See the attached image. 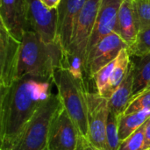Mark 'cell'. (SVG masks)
Segmentation results:
<instances>
[{
	"label": "cell",
	"mask_w": 150,
	"mask_h": 150,
	"mask_svg": "<svg viewBox=\"0 0 150 150\" xmlns=\"http://www.w3.org/2000/svg\"><path fill=\"white\" fill-rule=\"evenodd\" d=\"M54 81L33 76L18 78L0 88V150H7L41 105L53 94Z\"/></svg>",
	"instance_id": "obj_1"
},
{
	"label": "cell",
	"mask_w": 150,
	"mask_h": 150,
	"mask_svg": "<svg viewBox=\"0 0 150 150\" xmlns=\"http://www.w3.org/2000/svg\"><path fill=\"white\" fill-rule=\"evenodd\" d=\"M64 49L58 39L46 42L35 32L26 30L21 40L17 79L33 76L52 80L55 71L63 68Z\"/></svg>",
	"instance_id": "obj_2"
},
{
	"label": "cell",
	"mask_w": 150,
	"mask_h": 150,
	"mask_svg": "<svg viewBox=\"0 0 150 150\" xmlns=\"http://www.w3.org/2000/svg\"><path fill=\"white\" fill-rule=\"evenodd\" d=\"M53 81L57 88L63 108L76 126L81 137L88 142L87 90L84 80L76 78L67 69L55 71Z\"/></svg>",
	"instance_id": "obj_3"
},
{
	"label": "cell",
	"mask_w": 150,
	"mask_h": 150,
	"mask_svg": "<svg viewBox=\"0 0 150 150\" xmlns=\"http://www.w3.org/2000/svg\"><path fill=\"white\" fill-rule=\"evenodd\" d=\"M63 109L59 95L52 94L39 108L19 136L7 150H46L50 127Z\"/></svg>",
	"instance_id": "obj_4"
},
{
	"label": "cell",
	"mask_w": 150,
	"mask_h": 150,
	"mask_svg": "<svg viewBox=\"0 0 150 150\" xmlns=\"http://www.w3.org/2000/svg\"><path fill=\"white\" fill-rule=\"evenodd\" d=\"M88 106V142L98 150H110L106 138V125L110 113L109 98L98 92L86 93Z\"/></svg>",
	"instance_id": "obj_5"
},
{
	"label": "cell",
	"mask_w": 150,
	"mask_h": 150,
	"mask_svg": "<svg viewBox=\"0 0 150 150\" xmlns=\"http://www.w3.org/2000/svg\"><path fill=\"white\" fill-rule=\"evenodd\" d=\"M99 3L100 0H87L77 17L69 48L65 51L71 55L79 57L83 61V72L85 54L95 25Z\"/></svg>",
	"instance_id": "obj_6"
},
{
	"label": "cell",
	"mask_w": 150,
	"mask_h": 150,
	"mask_svg": "<svg viewBox=\"0 0 150 150\" xmlns=\"http://www.w3.org/2000/svg\"><path fill=\"white\" fill-rule=\"evenodd\" d=\"M84 142L76 126L63 108L52 122L48 139L47 150H80Z\"/></svg>",
	"instance_id": "obj_7"
},
{
	"label": "cell",
	"mask_w": 150,
	"mask_h": 150,
	"mask_svg": "<svg viewBox=\"0 0 150 150\" xmlns=\"http://www.w3.org/2000/svg\"><path fill=\"white\" fill-rule=\"evenodd\" d=\"M127 47V43L114 32L103 38L86 58L84 76L92 79L93 76L99 69L115 60L120 53Z\"/></svg>",
	"instance_id": "obj_8"
},
{
	"label": "cell",
	"mask_w": 150,
	"mask_h": 150,
	"mask_svg": "<svg viewBox=\"0 0 150 150\" xmlns=\"http://www.w3.org/2000/svg\"><path fill=\"white\" fill-rule=\"evenodd\" d=\"M21 41L0 24V88H7L17 80Z\"/></svg>",
	"instance_id": "obj_9"
},
{
	"label": "cell",
	"mask_w": 150,
	"mask_h": 150,
	"mask_svg": "<svg viewBox=\"0 0 150 150\" xmlns=\"http://www.w3.org/2000/svg\"><path fill=\"white\" fill-rule=\"evenodd\" d=\"M28 30L37 33L44 41L53 42L56 36L57 10L47 8L40 0H25Z\"/></svg>",
	"instance_id": "obj_10"
},
{
	"label": "cell",
	"mask_w": 150,
	"mask_h": 150,
	"mask_svg": "<svg viewBox=\"0 0 150 150\" xmlns=\"http://www.w3.org/2000/svg\"><path fill=\"white\" fill-rule=\"evenodd\" d=\"M122 2L123 0H100L95 25L87 47L84 63L94 47L103 38L114 32L118 12Z\"/></svg>",
	"instance_id": "obj_11"
},
{
	"label": "cell",
	"mask_w": 150,
	"mask_h": 150,
	"mask_svg": "<svg viewBox=\"0 0 150 150\" xmlns=\"http://www.w3.org/2000/svg\"><path fill=\"white\" fill-rule=\"evenodd\" d=\"M0 23L18 40L28 30L25 0H0Z\"/></svg>",
	"instance_id": "obj_12"
},
{
	"label": "cell",
	"mask_w": 150,
	"mask_h": 150,
	"mask_svg": "<svg viewBox=\"0 0 150 150\" xmlns=\"http://www.w3.org/2000/svg\"><path fill=\"white\" fill-rule=\"evenodd\" d=\"M87 0H62L57 6L56 36L64 51L70 43L77 17Z\"/></svg>",
	"instance_id": "obj_13"
},
{
	"label": "cell",
	"mask_w": 150,
	"mask_h": 150,
	"mask_svg": "<svg viewBox=\"0 0 150 150\" xmlns=\"http://www.w3.org/2000/svg\"><path fill=\"white\" fill-rule=\"evenodd\" d=\"M139 31L140 24L135 0H123L118 12L114 33L130 47L135 41Z\"/></svg>",
	"instance_id": "obj_14"
},
{
	"label": "cell",
	"mask_w": 150,
	"mask_h": 150,
	"mask_svg": "<svg viewBox=\"0 0 150 150\" xmlns=\"http://www.w3.org/2000/svg\"><path fill=\"white\" fill-rule=\"evenodd\" d=\"M134 87V67L131 61L130 69L127 77L121 83V84L115 90L112 95L109 98L110 112L115 117L119 118L123 114L130 98L133 96Z\"/></svg>",
	"instance_id": "obj_15"
},
{
	"label": "cell",
	"mask_w": 150,
	"mask_h": 150,
	"mask_svg": "<svg viewBox=\"0 0 150 150\" xmlns=\"http://www.w3.org/2000/svg\"><path fill=\"white\" fill-rule=\"evenodd\" d=\"M131 64V56L127 51V48L123 49L117 57L116 65L112 73L108 85L103 93V97L110 98L115 90L121 84L124 79L127 77Z\"/></svg>",
	"instance_id": "obj_16"
},
{
	"label": "cell",
	"mask_w": 150,
	"mask_h": 150,
	"mask_svg": "<svg viewBox=\"0 0 150 150\" xmlns=\"http://www.w3.org/2000/svg\"><path fill=\"white\" fill-rule=\"evenodd\" d=\"M150 117V111H141L131 114H121L118 118V130L120 142L138 130Z\"/></svg>",
	"instance_id": "obj_17"
},
{
	"label": "cell",
	"mask_w": 150,
	"mask_h": 150,
	"mask_svg": "<svg viewBox=\"0 0 150 150\" xmlns=\"http://www.w3.org/2000/svg\"><path fill=\"white\" fill-rule=\"evenodd\" d=\"M134 67L133 95L150 85V54L131 57Z\"/></svg>",
	"instance_id": "obj_18"
},
{
	"label": "cell",
	"mask_w": 150,
	"mask_h": 150,
	"mask_svg": "<svg viewBox=\"0 0 150 150\" xmlns=\"http://www.w3.org/2000/svg\"><path fill=\"white\" fill-rule=\"evenodd\" d=\"M144 110L150 111V85L132 96L123 114H131Z\"/></svg>",
	"instance_id": "obj_19"
},
{
	"label": "cell",
	"mask_w": 150,
	"mask_h": 150,
	"mask_svg": "<svg viewBox=\"0 0 150 150\" xmlns=\"http://www.w3.org/2000/svg\"><path fill=\"white\" fill-rule=\"evenodd\" d=\"M131 57L150 54V27L140 29L135 41L127 48Z\"/></svg>",
	"instance_id": "obj_20"
},
{
	"label": "cell",
	"mask_w": 150,
	"mask_h": 150,
	"mask_svg": "<svg viewBox=\"0 0 150 150\" xmlns=\"http://www.w3.org/2000/svg\"><path fill=\"white\" fill-rule=\"evenodd\" d=\"M116 62H117V58L115 60H113L112 62H111L110 63L106 64L101 69H99L92 77V79L96 84L97 92L101 96L103 95V93L105 92V91L108 85L112 73L116 65Z\"/></svg>",
	"instance_id": "obj_21"
},
{
	"label": "cell",
	"mask_w": 150,
	"mask_h": 150,
	"mask_svg": "<svg viewBox=\"0 0 150 150\" xmlns=\"http://www.w3.org/2000/svg\"><path fill=\"white\" fill-rule=\"evenodd\" d=\"M106 138L109 149L118 150L120 144L118 130V118L111 112L109 113L106 125Z\"/></svg>",
	"instance_id": "obj_22"
},
{
	"label": "cell",
	"mask_w": 150,
	"mask_h": 150,
	"mask_svg": "<svg viewBox=\"0 0 150 150\" xmlns=\"http://www.w3.org/2000/svg\"><path fill=\"white\" fill-rule=\"evenodd\" d=\"M142 126L128 138L121 142L118 150H144V132Z\"/></svg>",
	"instance_id": "obj_23"
},
{
	"label": "cell",
	"mask_w": 150,
	"mask_h": 150,
	"mask_svg": "<svg viewBox=\"0 0 150 150\" xmlns=\"http://www.w3.org/2000/svg\"><path fill=\"white\" fill-rule=\"evenodd\" d=\"M140 29L150 27V0H135Z\"/></svg>",
	"instance_id": "obj_24"
},
{
	"label": "cell",
	"mask_w": 150,
	"mask_h": 150,
	"mask_svg": "<svg viewBox=\"0 0 150 150\" xmlns=\"http://www.w3.org/2000/svg\"><path fill=\"white\" fill-rule=\"evenodd\" d=\"M144 132V149L150 148V117L143 124Z\"/></svg>",
	"instance_id": "obj_25"
},
{
	"label": "cell",
	"mask_w": 150,
	"mask_h": 150,
	"mask_svg": "<svg viewBox=\"0 0 150 150\" xmlns=\"http://www.w3.org/2000/svg\"><path fill=\"white\" fill-rule=\"evenodd\" d=\"M42 4L48 9H56L62 0H40Z\"/></svg>",
	"instance_id": "obj_26"
},
{
	"label": "cell",
	"mask_w": 150,
	"mask_h": 150,
	"mask_svg": "<svg viewBox=\"0 0 150 150\" xmlns=\"http://www.w3.org/2000/svg\"><path fill=\"white\" fill-rule=\"evenodd\" d=\"M80 150H93L92 147L90 145V143L88 142H84V143L83 144L82 148Z\"/></svg>",
	"instance_id": "obj_27"
},
{
	"label": "cell",
	"mask_w": 150,
	"mask_h": 150,
	"mask_svg": "<svg viewBox=\"0 0 150 150\" xmlns=\"http://www.w3.org/2000/svg\"><path fill=\"white\" fill-rule=\"evenodd\" d=\"M92 149H93L94 150H98V149H95V148H93V147H92Z\"/></svg>",
	"instance_id": "obj_28"
},
{
	"label": "cell",
	"mask_w": 150,
	"mask_h": 150,
	"mask_svg": "<svg viewBox=\"0 0 150 150\" xmlns=\"http://www.w3.org/2000/svg\"><path fill=\"white\" fill-rule=\"evenodd\" d=\"M144 150H150V148H149V149H144Z\"/></svg>",
	"instance_id": "obj_29"
},
{
	"label": "cell",
	"mask_w": 150,
	"mask_h": 150,
	"mask_svg": "<svg viewBox=\"0 0 150 150\" xmlns=\"http://www.w3.org/2000/svg\"><path fill=\"white\" fill-rule=\"evenodd\" d=\"M46 150H47V149H46Z\"/></svg>",
	"instance_id": "obj_30"
}]
</instances>
